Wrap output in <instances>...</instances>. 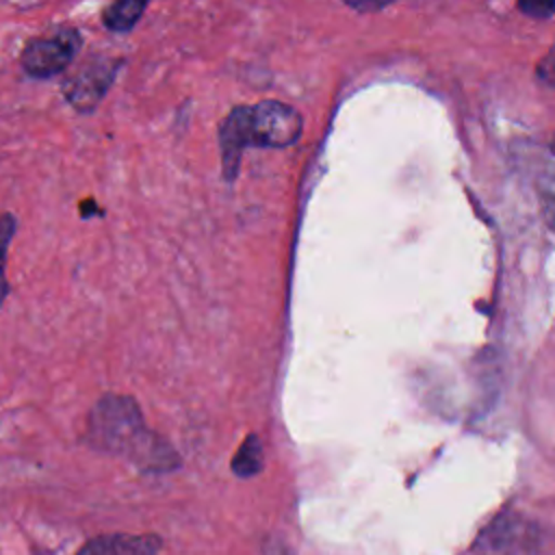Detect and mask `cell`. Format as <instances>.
<instances>
[{
	"mask_svg": "<svg viewBox=\"0 0 555 555\" xmlns=\"http://www.w3.org/2000/svg\"><path fill=\"white\" fill-rule=\"evenodd\" d=\"M85 442L98 453L128 460L145 475L173 473L182 464L176 447L147 427L132 395H102L87 416Z\"/></svg>",
	"mask_w": 555,
	"mask_h": 555,
	"instance_id": "6da1fadb",
	"label": "cell"
},
{
	"mask_svg": "<svg viewBox=\"0 0 555 555\" xmlns=\"http://www.w3.org/2000/svg\"><path fill=\"white\" fill-rule=\"evenodd\" d=\"M538 546H540L538 525L529 516L516 509H503L479 531L473 544V553L475 555H535Z\"/></svg>",
	"mask_w": 555,
	"mask_h": 555,
	"instance_id": "7a4b0ae2",
	"label": "cell"
},
{
	"mask_svg": "<svg viewBox=\"0 0 555 555\" xmlns=\"http://www.w3.org/2000/svg\"><path fill=\"white\" fill-rule=\"evenodd\" d=\"M82 48V35L74 26H61L50 35L33 37L20 52L24 74L37 80L63 74Z\"/></svg>",
	"mask_w": 555,
	"mask_h": 555,
	"instance_id": "3957f363",
	"label": "cell"
},
{
	"mask_svg": "<svg viewBox=\"0 0 555 555\" xmlns=\"http://www.w3.org/2000/svg\"><path fill=\"white\" fill-rule=\"evenodd\" d=\"M124 65V59L119 56H104L95 54L91 61H87L65 85H63V95L67 104L82 115L93 113L108 89L113 87L119 69Z\"/></svg>",
	"mask_w": 555,
	"mask_h": 555,
	"instance_id": "277c9868",
	"label": "cell"
},
{
	"mask_svg": "<svg viewBox=\"0 0 555 555\" xmlns=\"http://www.w3.org/2000/svg\"><path fill=\"white\" fill-rule=\"evenodd\" d=\"M301 134V115L275 100L249 106V137L258 147H286Z\"/></svg>",
	"mask_w": 555,
	"mask_h": 555,
	"instance_id": "5b68a950",
	"label": "cell"
},
{
	"mask_svg": "<svg viewBox=\"0 0 555 555\" xmlns=\"http://www.w3.org/2000/svg\"><path fill=\"white\" fill-rule=\"evenodd\" d=\"M247 145H251L249 106H234L219 126V150H221L223 180L232 182L238 176V163H241L243 150Z\"/></svg>",
	"mask_w": 555,
	"mask_h": 555,
	"instance_id": "8992f818",
	"label": "cell"
},
{
	"mask_svg": "<svg viewBox=\"0 0 555 555\" xmlns=\"http://www.w3.org/2000/svg\"><path fill=\"white\" fill-rule=\"evenodd\" d=\"M163 538L158 533H102L87 540L76 555H158Z\"/></svg>",
	"mask_w": 555,
	"mask_h": 555,
	"instance_id": "52a82bcc",
	"label": "cell"
},
{
	"mask_svg": "<svg viewBox=\"0 0 555 555\" xmlns=\"http://www.w3.org/2000/svg\"><path fill=\"white\" fill-rule=\"evenodd\" d=\"M152 0H111L102 11V24L111 33H130Z\"/></svg>",
	"mask_w": 555,
	"mask_h": 555,
	"instance_id": "ba28073f",
	"label": "cell"
},
{
	"mask_svg": "<svg viewBox=\"0 0 555 555\" xmlns=\"http://www.w3.org/2000/svg\"><path fill=\"white\" fill-rule=\"evenodd\" d=\"M264 466V451H262V442L256 434H247L245 440L238 444L230 468L236 477L241 479H249L254 475H258Z\"/></svg>",
	"mask_w": 555,
	"mask_h": 555,
	"instance_id": "9c48e42d",
	"label": "cell"
},
{
	"mask_svg": "<svg viewBox=\"0 0 555 555\" xmlns=\"http://www.w3.org/2000/svg\"><path fill=\"white\" fill-rule=\"evenodd\" d=\"M538 199L546 225L555 232V145L548 152L538 176Z\"/></svg>",
	"mask_w": 555,
	"mask_h": 555,
	"instance_id": "30bf717a",
	"label": "cell"
},
{
	"mask_svg": "<svg viewBox=\"0 0 555 555\" xmlns=\"http://www.w3.org/2000/svg\"><path fill=\"white\" fill-rule=\"evenodd\" d=\"M17 232V217L13 212H0V308L9 295V280H7V256L9 245Z\"/></svg>",
	"mask_w": 555,
	"mask_h": 555,
	"instance_id": "8fae6325",
	"label": "cell"
},
{
	"mask_svg": "<svg viewBox=\"0 0 555 555\" xmlns=\"http://www.w3.org/2000/svg\"><path fill=\"white\" fill-rule=\"evenodd\" d=\"M518 9L535 20H546L555 13V0H518Z\"/></svg>",
	"mask_w": 555,
	"mask_h": 555,
	"instance_id": "7c38bea8",
	"label": "cell"
},
{
	"mask_svg": "<svg viewBox=\"0 0 555 555\" xmlns=\"http://www.w3.org/2000/svg\"><path fill=\"white\" fill-rule=\"evenodd\" d=\"M538 74H540V78H542L546 85L555 87V46H553L551 52L542 59V63H540V67H538Z\"/></svg>",
	"mask_w": 555,
	"mask_h": 555,
	"instance_id": "4fadbf2b",
	"label": "cell"
},
{
	"mask_svg": "<svg viewBox=\"0 0 555 555\" xmlns=\"http://www.w3.org/2000/svg\"><path fill=\"white\" fill-rule=\"evenodd\" d=\"M262 555H293V551L284 542L275 538H267L262 544Z\"/></svg>",
	"mask_w": 555,
	"mask_h": 555,
	"instance_id": "5bb4252c",
	"label": "cell"
},
{
	"mask_svg": "<svg viewBox=\"0 0 555 555\" xmlns=\"http://www.w3.org/2000/svg\"><path fill=\"white\" fill-rule=\"evenodd\" d=\"M80 217L82 219H93V217H104V210L95 204L93 197H87L80 202Z\"/></svg>",
	"mask_w": 555,
	"mask_h": 555,
	"instance_id": "9a60e30c",
	"label": "cell"
},
{
	"mask_svg": "<svg viewBox=\"0 0 555 555\" xmlns=\"http://www.w3.org/2000/svg\"><path fill=\"white\" fill-rule=\"evenodd\" d=\"M347 2L356 9H362V11H375V9H382V7L390 4L392 0H347Z\"/></svg>",
	"mask_w": 555,
	"mask_h": 555,
	"instance_id": "2e32d148",
	"label": "cell"
}]
</instances>
